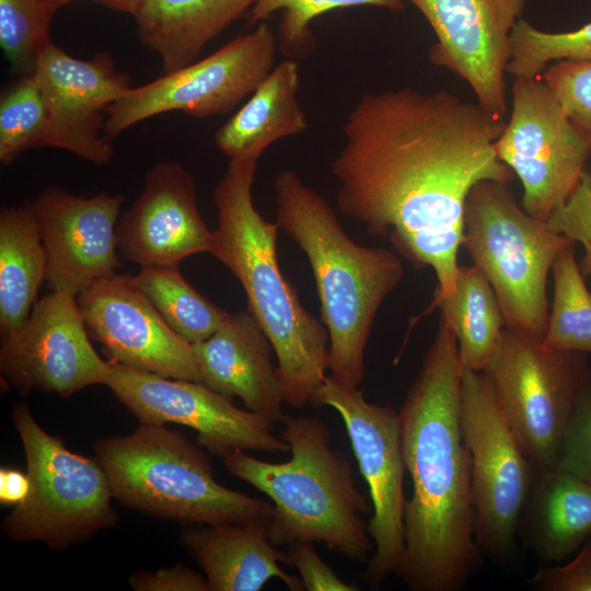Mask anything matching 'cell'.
Returning <instances> with one entry per match:
<instances>
[{"mask_svg": "<svg viewBox=\"0 0 591 591\" xmlns=\"http://www.w3.org/2000/svg\"><path fill=\"white\" fill-rule=\"evenodd\" d=\"M30 478L27 473L11 467L0 470V502L4 506H18L28 495Z\"/></svg>", "mask_w": 591, "mask_h": 591, "instance_id": "cell-40", "label": "cell"}, {"mask_svg": "<svg viewBox=\"0 0 591 591\" xmlns=\"http://www.w3.org/2000/svg\"><path fill=\"white\" fill-rule=\"evenodd\" d=\"M588 370L581 352L552 350L524 332L503 328L484 372L536 473L556 467Z\"/></svg>", "mask_w": 591, "mask_h": 591, "instance_id": "cell-10", "label": "cell"}, {"mask_svg": "<svg viewBox=\"0 0 591 591\" xmlns=\"http://www.w3.org/2000/svg\"><path fill=\"white\" fill-rule=\"evenodd\" d=\"M299 63L286 58L275 66L244 105L215 134L231 159H258L275 141L302 134L308 117L298 101Z\"/></svg>", "mask_w": 591, "mask_h": 591, "instance_id": "cell-25", "label": "cell"}, {"mask_svg": "<svg viewBox=\"0 0 591 591\" xmlns=\"http://www.w3.org/2000/svg\"><path fill=\"white\" fill-rule=\"evenodd\" d=\"M53 14L42 0H0V45L18 77L34 73L40 53L51 43Z\"/></svg>", "mask_w": 591, "mask_h": 591, "instance_id": "cell-33", "label": "cell"}, {"mask_svg": "<svg viewBox=\"0 0 591 591\" xmlns=\"http://www.w3.org/2000/svg\"><path fill=\"white\" fill-rule=\"evenodd\" d=\"M548 228L583 247L580 269L591 278V172H583L569 198L546 221Z\"/></svg>", "mask_w": 591, "mask_h": 591, "instance_id": "cell-36", "label": "cell"}, {"mask_svg": "<svg viewBox=\"0 0 591 591\" xmlns=\"http://www.w3.org/2000/svg\"><path fill=\"white\" fill-rule=\"evenodd\" d=\"M462 372L456 337L440 317L397 412L413 487L398 577L410 591H461L483 566L474 534L471 460L460 422Z\"/></svg>", "mask_w": 591, "mask_h": 591, "instance_id": "cell-2", "label": "cell"}, {"mask_svg": "<svg viewBox=\"0 0 591 591\" xmlns=\"http://www.w3.org/2000/svg\"><path fill=\"white\" fill-rule=\"evenodd\" d=\"M506 185L483 181L472 188L462 246L493 287L506 327L542 340L548 316V274L560 251L573 242L529 215Z\"/></svg>", "mask_w": 591, "mask_h": 591, "instance_id": "cell-7", "label": "cell"}, {"mask_svg": "<svg viewBox=\"0 0 591 591\" xmlns=\"http://www.w3.org/2000/svg\"><path fill=\"white\" fill-rule=\"evenodd\" d=\"M278 44L266 22L209 56L141 86L131 88L106 109L103 131L116 137L167 112L207 118L230 112L252 94L274 68Z\"/></svg>", "mask_w": 591, "mask_h": 591, "instance_id": "cell-12", "label": "cell"}, {"mask_svg": "<svg viewBox=\"0 0 591 591\" xmlns=\"http://www.w3.org/2000/svg\"><path fill=\"white\" fill-rule=\"evenodd\" d=\"M215 231L204 222L190 174L162 161L146 174L143 188L117 224V246L142 267H176L186 257L212 253Z\"/></svg>", "mask_w": 591, "mask_h": 591, "instance_id": "cell-20", "label": "cell"}, {"mask_svg": "<svg viewBox=\"0 0 591 591\" xmlns=\"http://www.w3.org/2000/svg\"><path fill=\"white\" fill-rule=\"evenodd\" d=\"M43 3L55 13L61 5L76 0H42ZM111 9L135 15L142 0H90Z\"/></svg>", "mask_w": 591, "mask_h": 591, "instance_id": "cell-41", "label": "cell"}, {"mask_svg": "<svg viewBox=\"0 0 591 591\" xmlns=\"http://www.w3.org/2000/svg\"><path fill=\"white\" fill-rule=\"evenodd\" d=\"M123 195H74L55 186L32 202L47 257L50 291L77 297L120 266L117 224Z\"/></svg>", "mask_w": 591, "mask_h": 591, "instance_id": "cell-19", "label": "cell"}, {"mask_svg": "<svg viewBox=\"0 0 591 591\" xmlns=\"http://www.w3.org/2000/svg\"><path fill=\"white\" fill-rule=\"evenodd\" d=\"M270 520L220 523L190 528L182 543L200 566L209 591H259L279 579L290 591L304 590L301 579L279 565L290 566L288 552L268 537Z\"/></svg>", "mask_w": 591, "mask_h": 591, "instance_id": "cell-22", "label": "cell"}, {"mask_svg": "<svg viewBox=\"0 0 591 591\" xmlns=\"http://www.w3.org/2000/svg\"><path fill=\"white\" fill-rule=\"evenodd\" d=\"M47 257L31 204L0 212V334L21 327L46 280Z\"/></svg>", "mask_w": 591, "mask_h": 591, "instance_id": "cell-26", "label": "cell"}, {"mask_svg": "<svg viewBox=\"0 0 591 591\" xmlns=\"http://www.w3.org/2000/svg\"><path fill=\"white\" fill-rule=\"evenodd\" d=\"M111 363L105 385L140 424L186 426L197 432L198 443L217 456L234 450L273 453L290 450L281 437L273 433V421L236 407L231 397L202 382Z\"/></svg>", "mask_w": 591, "mask_h": 591, "instance_id": "cell-14", "label": "cell"}, {"mask_svg": "<svg viewBox=\"0 0 591 591\" xmlns=\"http://www.w3.org/2000/svg\"><path fill=\"white\" fill-rule=\"evenodd\" d=\"M201 382L275 422L285 421V403L271 344L248 310L229 314L210 337L193 344Z\"/></svg>", "mask_w": 591, "mask_h": 591, "instance_id": "cell-21", "label": "cell"}, {"mask_svg": "<svg viewBox=\"0 0 591 591\" xmlns=\"http://www.w3.org/2000/svg\"><path fill=\"white\" fill-rule=\"evenodd\" d=\"M273 186L276 223L306 255L315 279L328 333L329 376L358 389L375 315L403 278L402 262L386 248L352 241L332 206L296 172L281 171Z\"/></svg>", "mask_w": 591, "mask_h": 591, "instance_id": "cell-4", "label": "cell"}, {"mask_svg": "<svg viewBox=\"0 0 591 591\" xmlns=\"http://www.w3.org/2000/svg\"><path fill=\"white\" fill-rule=\"evenodd\" d=\"M165 322L188 343L217 332L229 314L198 292L176 267H142L132 277Z\"/></svg>", "mask_w": 591, "mask_h": 591, "instance_id": "cell-28", "label": "cell"}, {"mask_svg": "<svg viewBox=\"0 0 591 591\" xmlns=\"http://www.w3.org/2000/svg\"><path fill=\"white\" fill-rule=\"evenodd\" d=\"M556 467L591 484V370L578 390Z\"/></svg>", "mask_w": 591, "mask_h": 591, "instance_id": "cell-35", "label": "cell"}, {"mask_svg": "<svg viewBox=\"0 0 591 591\" xmlns=\"http://www.w3.org/2000/svg\"><path fill=\"white\" fill-rule=\"evenodd\" d=\"M542 78L571 121L591 139V60H558Z\"/></svg>", "mask_w": 591, "mask_h": 591, "instance_id": "cell-34", "label": "cell"}, {"mask_svg": "<svg viewBox=\"0 0 591 591\" xmlns=\"http://www.w3.org/2000/svg\"><path fill=\"white\" fill-rule=\"evenodd\" d=\"M511 94L510 117L496 152L521 182L522 208L547 221L579 183L591 139L571 121L542 76L517 77Z\"/></svg>", "mask_w": 591, "mask_h": 591, "instance_id": "cell-11", "label": "cell"}, {"mask_svg": "<svg viewBox=\"0 0 591 591\" xmlns=\"http://www.w3.org/2000/svg\"><path fill=\"white\" fill-rule=\"evenodd\" d=\"M77 297L50 291L35 302L26 322L2 337L0 370L26 395L39 390L69 397L105 385L112 363L93 348Z\"/></svg>", "mask_w": 591, "mask_h": 591, "instance_id": "cell-15", "label": "cell"}, {"mask_svg": "<svg viewBox=\"0 0 591 591\" xmlns=\"http://www.w3.org/2000/svg\"><path fill=\"white\" fill-rule=\"evenodd\" d=\"M519 536L546 564H559L591 538V484L557 467L536 473Z\"/></svg>", "mask_w": 591, "mask_h": 591, "instance_id": "cell-23", "label": "cell"}, {"mask_svg": "<svg viewBox=\"0 0 591 591\" xmlns=\"http://www.w3.org/2000/svg\"><path fill=\"white\" fill-rule=\"evenodd\" d=\"M11 418L23 444L30 491L3 519L4 534L62 551L114 525V497L97 459L70 451L25 404H15Z\"/></svg>", "mask_w": 591, "mask_h": 591, "instance_id": "cell-8", "label": "cell"}, {"mask_svg": "<svg viewBox=\"0 0 591 591\" xmlns=\"http://www.w3.org/2000/svg\"><path fill=\"white\" fill-rule=\"evenodd\" d=\"M566 564L541 567L528 579L538 591H591V538Z\"/></svg>", "mask_w": 591, "mask_h": 591, "instance_id": "cell-37", "label": "cell"}, {"mask_svg": "<svg viewBox=\"0 0 591 591\" xmlns=\"http://www.w3.org/2000/svg\"><path fill=\"white\" fill-rule=\"evenodd\" d=\"M505 126V117L449 91L410 88L362 94L343 124L331 164L337 206L370 235L389 236L417 268L433 270L428 312L454 288L470 192L513 178L495 148Z\"/></svg>", "mask_w": 591, "mask_h": 591, "instance_id": "cell-1", "label": "cell"}, {"mask_svg": "<svg viewBox=\"0 0 591 591\" xmlns=\"http://www.w3.org/2000/svg\"><path fill=\"white\" fill-rule=\"evenodd\" d=\"M255 0H142L134 18L140 42L155 53L162 73L197 59L215 37L248 13Z\"/></svg>", "mask_w": 591, "mask_h": 591, "instance_id": "cell-24", "label": "cell"}, {"mask_svg": "<svg viewBox=\"0 0 591 591\" xmlns=\"http://www.w3.org/2000/svg\"><path fill=\"white\" fill-rule=\"evenodd\" d=\"M510 43L507 73L514 78L537 77L551 61L591 60V22L575 31L549 33L520 19L512 28Z\"/></svg>", "mask_w": 591, "mask_h": 591, "instance_id": "cell-32", "label": "cell"}, {"mask_svg": "<svg viewBox=\"0 0 591 591\" xmlns=\"http://www.w3.org/2000/svg\"><path fill=\"white\" fill-rule=\"evenodd\" d=\"M573 245L554 260V294L542 344L558 351L591 354V292L577 264Z\"/></svg>", "mask_w": 591, "mask_h": 591, "instance_id": "cell-29", "label": "cell"}, {"mask_svg": "<svg viewBox=\"0 0 591 591\" xmlns=\"http://www.w3.org/2000/svg\"><path fill=\"white\" fill-rule=\"evenodd\" d=\"M34 74L48 112L43 147L66 150L96 165L109 163L114 150L101 129L107 107L132 88L129 74L119 71L107 54L84 60L53 43L40 53Z\"/></svg>", "mask_w": 591, "mask_h": 591, "instance_id": "cell-18", "label": "cell"}, {"mask_svg": "<svg viewBox=\"0 0 591 591\" xmlns=\"http://www.w3.org/2000/svg\"><path fill=\"white\" fill-rule=\"evenodd\" d=\"M460 422L471 460L474 534L484 558L514 557L522 513L536 472L484 371L463 369Z\"/></svg>", "mask_w": 591, "mask_h": 591, "instance_id": "cell-9", "label": "cell"}, {"mask_svg": "<svg viewBox=\"0 0 591 591\" xmlns=\"http://www.w3.org/2000/svg\"><path fill=\"white\" fill-rule=\"evenodd\" d=\"M47 107L34 73L18 77L0 97V161L8 165L28 149L43 147Z\"/></svg>", "mask_w": 591, "mask_h": 591, "instance_id": "cell-31", "label": "cell"}, {"mask_svg": "<svg viewBox=\"0 0 591 591\" xmlns=\"http://www.w3.org/2000/svg\"><path fill=\"white\" fill-rule=\"evenodd\" d=\"M95 457L113 497L143 513L205 525L270 520L274 506L221 485L200 447L164 425L99 439Z\"/></svg>", "mask_w": 591, "mask_h": 591, "instance_id": "cell-6", "label": "cell"}, {"mask_svg": "<svg viewBox=\"0 0 591 591\" xmlns=\"http://www.w3.org/2000/svg\"><path fill=\"white\" fill-rule=\"evenodd\" d=\"M404 0H255L248 12L250 24L265 22L275 12L281 11V21L276 33L278 49L286 58L309 57L315 48L311 31L312 22L335 9L373 5L392 11L404 9Z\"/></svg>", "mask_w": 591, "mask_h": 591, "instance_id": "cell-30", "label": "cell"}, {"mask_svg": "<svg viewBox=\"0 0 591 591\" xmlns=\"http://www.w3.org/2000/svg\"><path fill=\"white\" fill-rule=\"evenodd\" d=\"M280 437L291 452L286 462H266L242 450L221 456L231 475L271 499L270 542L277 547L322 543L368 563L374 544L361 515L372 507L355 485L349 460L332 445L327 426L313 416L286 418Z\"/></svg>", "mask_w": 591, "mask_h": 591, "instance_id": "cell-5", "label": "cell"}, {"mask_svg": "<svg viewBox=\"0 0 591 591\" xmlns=\"http://www.w3.org/2000/svg\"><path fill=\"white\" fill-rule=\"evenodd\" d=\"M438 309L456 337L463 369L484 371L506 327L489 281L476 266H460L452 292Z\"/></svg>", "mask_w": 591, "mask_h": 591, "instance_id": "cell-27", "label": "cell"}, {"mask_svg": "<svg viewBox=\"0 0 591 591\" xmlns=\"http://www.w3.org/2000/svg\"><path fill=\"white\" fill-rule=\"evenodd\" d=\"M313 405L332 407L340 416L368 485L373 511L368 531L374 553L362 577L379 590L390 575L398 576L405 554L406 465L397 412L368 402L360 390L348 389L329 375Z\"/></svg>", "mask_w": 591, "mask_h": 591, "instance_id": "cell-13", "label": "cell"}, {"mask_svg": "<svg viewBox=\"0 0 591 591\" xmlns=\"http://www.w3.org/2000/svg\"><path fill=\"white\" fill-rule=\"evenodd\" d=\"M128 582L136 591H209L204 575L179 564L154 572H134Z\"/></svg>", "mask_w": 591, "mask_h": 591, "instance_id": "cell-39", "label": "cell"}, {"mask_svg": "<svg viewBox=\"0 0 591 591\" xmlns=\"http://www.w3.org/2000/svg\"><path fill=\"white\" fill-rule=\"evenodd\" d=\"M257 161L231 159L213 189L218 228L211 255L237 278L247 310L271 344L285 403L301 408L313 404L327 376L328 333L281 274L276 250L280 228L253 200Z\"/></svg>", "mask_w": 591, "mask_h": 591, "instance_id": "cell-3", "label": "cell"}, {"mask_svg": "<svg viewBox=\"0 0 591 591\" xmlns=\"http://www.w3.org/2000/svg\"><path fill=\"white\" fill-rule=\"evenodd\" d=\"M404 1L422 13L436 34L431 62L466 81L479 105L505 117L510 36L526 0Z\"/></svg>", "mask_w": 591, "mask_h": 591, "instance_id": "cell-16", "label": "cell"}, {"mask_svg": "<svg viewBox=\"0 0 591 591\" xmlns=\"http://www.w3.org/2000/svg\"><path fill=\"white\" fill-rule=\"evenodd\" d=\"M290 566L300 576L308 591H359L355 583L343 581L320 557L313 543H298L288 547Z\"/></svg>", "mask_w": 591, "mask_h": 591, "instance_id": "cell-38", "label": "cell"}, {"mask_svg": "<svg viewBox=\"0 0 591 591\" xmlns=\"http://www.w3.org/2000/svg\"><path fill=\"white\" fill-rule=\"evenodd\" d=\"M91 338L109 361L201 382L193 345L165 322L131 276L112 274L77 296Z\"/></svg>", "mask_w": 591, "mask_h": 591, "instance_id": "cell-17", "label": "cell"}]
</instances>
